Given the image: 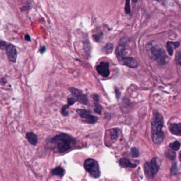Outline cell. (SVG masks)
<instances>
[{"label": "cell", "mask_w": 181, "mask_h": 181, "mask_svg": "<svg viewBox=\"0 0 181 181\" xmlns=\"http://www.w3.org/2000/svg\"><path fill=\"white\" fill-rule=\"evenodd\" d=\"M180 155V158H181V153H180V155Z\"/></svg>", "instance_id": "cell-33"}, {"label": "cell", "mask_w": 181, "mask_h": 181, "mask_svg": "<svg viewBox=\"0 0 181 181\" xmlns=\"http://www.w3.org/2000/svg\"><path fill=\"white\" fill-rule=\"evenodd\" d=\"M152 139L154 142L156 144H160L161 143L164 139V135L163 131L157 132V133H152Z\"/></svg>", "instance_id": "cell-13"}, {"label": "cell", "mask_w": 181, "mask_h": 181, "mask_svg": "<svg viewBox=\"0 0 181 181\" xmlns=\"http://www.w3.org/2000/svg\"><path fill=\"white\" fill-rule=\"evenodd\" d=\"M70 90L73 96L74 97L77 101L84 105H87L88 104L89 101L87 98V97L81 91L75 88H70Z\"/></svg>", "instance_id": "cell-7"}, {"label": "cell", "mask_w": 181, "mask_h": 181, "mask_svg": "<svg viewBox=\"0 0 181 181\" xmlns=\"http://www.w3.org/2000/svg\"><path fill=\"white\" fill-rule=\"evenodd\" d=\"M138 0H132V1H133V3H136L137 2Z\"/></svg>", "instance_id": "cell-32"}, {"label": "cell", "mask_w": 181, "mask_h": 181, "mask_svg": "<svg viewBox=\"0 0 181 181\" xmlns=\"http://www.w3.org/2000/svg\"><path fill=\"white\" fill-rule=\"evenodd\" d=\"M119 61L122 65L130 68H136L138 65L137 61L132 57H123Z\"/></svg>", "instance_id": "cell-9"}, {"label": "cell", "mask_w": 181, "mask_h": 181, "mask_svg": "<svg viewBox=\"0 0 181 181\" xmlns=\"http://www.w3.org/2000/svg\"><path fill=\"white\" fill-rule=\"evenodd\" d=\"M25 39L27 40V41H30V40H31L30 36H29V35L27 34L25 36Z\"/></svg>", "instance_id": "cell-30"}, {"label": "cell", "mask_w": 181, "mask_h": 181, "mask_svg": "<svg viewBox=\"0 0 181 181\" xmlns=\"http://www.w3.org/2000/svg\"><path fill=\"white\" fill-rule=\"evenodd\" d=\"M163 127V117L158 113H155L153 116L151 122L152 133L161 132Z\"/></svg>", "instance_id": "cell-5"}, {"label": "cell", "mask_w": 181, "mask_h": 181, "mask_svg": "<svg viewBox=\"0 0 181 181\" xmlns=\"http://www.w3.org/2000/svg\"><path fill=\"white\" fill-rule=\"evenodd\" d=\"M45 51H46V48H45V47H41L40 48V52L41 53H44Z\"/></svg>", "instance_id": "cell-29"}, {"label": "cell", "mask_w": 181, "mask_h": 181, "mask_svg": "<svg viewBox=\"0 0 181 181\" xmlns=\"http://www.w3.org/2000/svg\"><path fill=\"white\" fill-rule=\"evenodd\" d=\"M115 94H116V96H117V98L119 99V97L120 96V94L119 93V90L117 88H115Z\"/></svg>", "instance_id": "cell-28"}, {"label": "cell", "mask_w": 181, "mask_h": 181, "mask_svg": "<svg viewBox=\"0 0 181 181\" xmlns=\"http://www.w3.org/2000/svg\"><path fill=\"white\" fill-rule=\"evenodd\" d=\"M8 45L6 44V42H5L4 41L2 40H0V49L1 50H5L6 47L8 46Z\"/></svg>", "instance_id": "cell-25"}, {"label": "cell", "mask_w": 181, "mask_h": 181, "mask_svg": "<svg viewBox=\"0 0 181 181\" xmlns=\"http://www.w3.org/2000/svg\"><path fill=\"white\" fill-rule=\"evenodd\" d=\"M171 133L174 135L181 136V123H174L170 125L169 127Z\"/></svg>", "instance_id": "cell-12"}, {"label": "cell", "mask_w": 181, "mask_h": 181, "mask_svg": "<svg viewBox=\"0 0 181 181\" xmlns=\"http://www.w3.org/2000/svg\"><path fill=\"white\" fill-rule=\"evenodd\" d=\"M166 156H167L169 158L171 159H174L175 157V153L174 152L172 151H169L166 153Z\"/></svg>", "instance_id": "cell-24"}, {"label": "cell", "mask_w": 181, "mask_h": 181, "mask_svg": "<svg viewBox=\"0 0 181 181\" xmlns=\"http://www.w3.org/2000/svg\"><path fill=\"white\" fill-rule=\"evenodd\" d=\"M85 169L89 172L90 176L94 178H98L100 176L101 173L98 163L93 159H87L85 161Z\"/></svg>", "instance_id": "cell-3"}, {"label": "cell", "mask_w": 181, "mask_h": 181, "mask_svg": "<svg viewBox=\"0 0 181 181\" xmlns=\"http://www.w3.org/2000/svg\"><path fill=\"white\" fill-rule=\"evenodd\" d=\"M120 164L123 167H130V168H134L136 167V165L132 164L129 159L126 158H121L120 160Z\"/></svg>", "instance_id": "cell-15"}, {"label": "cell", "mask_w": 181, "mask_h": 181, "mask_svg": "<svg viewBox=\"0 0 181 181\" xmlns=\"http://www.w3.org/2000/svg\"><path fill=\"white\" fill-rule=\"evenodd\" d=\"M156 1H157V2L159 3H162V2H165V0H156Z\"/></svg>", "instance_id": "cell-31"}, {"label": "cell", "mask_w": 181, "mask_h": 181, "mask_svg": "<svg viewBox=\"0 0 181 181\" xmlns=\"http://www.w3.org/2000/svg\"><path fill=\"white\" fill-rule=\"evenodd\" d=\"M77 112L80 117L83 119V121L86 123L93 124L96 123L98 121L97 117L91 114L90 111H87L85 109H79L77 110Z\"/></svg>", "instance_id": "cell-6"}, {"label": "cell", "mask_w": 181, "mask_h": 181, "mask_svg": "<svg viewBox=\"0 0 181 181\" xmlns=\"http://www.w3.org/2000/svg\"><path fill=\"white\" fill-rule=\"evenodd\" d=\"M113 50V45L111 43H108L103 47L102 50L103 52L105 54H109L112 52Z\"/></svg>", "instance_id": "cell-17"}, {"label": "cell", "mask_w": 181, "mask_h": 181, "mask_svg": "<svg viewBox=\"0 0 181 181\" xmlns=\"http://www.w3.org/2000/svg\"><path fill=\"white\" fill-rule=\"evenodd\" d=\"M181 147V144L179 143V142L176 141L174 142L173 143H172L169 145V147H171L172 149H173L174 150H178Z\"/></svg>", "instance_id": "cell-18"}, {"label": "cell", "mask_w": 181, "mask_h": 181, "mask_svg": "<svg viewBox=\"0 0 181 181\" xmlns=\"http://www.w3.org/2000/svg\"><path fill=\"white\" fill-rule=\"evenodd\" d=\"M97 72L99 75L105 78L109 76L110 73L109 69V63L106 62H101L97 67Z\"/></svg>", "instance_id": "cell-8"}, {"label": "cell", "mask_w": 181, "mask_h": 181, "mask_svg": "<svg viewBox=\"0 0 181 181\" xmlns=\"http://www.w3.org/2000/svg\"><path fill=\"white\" fill-rule=\"evenodd\" d=\"M159 169V166L157 164L156 158L151 159L150 162H148L144 165L145 174L149 178H153L157 174Z\"/></svg>", "instance_id": "cell-4"}, {"label": "cell", "mask_w": 181, "mask_h": 181, "mask_svg": "<svg viewBox=\"0 0 181 181\" xmlns=\"http://www.w3.org/2000/svg\"><path fill=\"white\" fill-rule=\"evenodd\" d=\"M47 145L55 152L64 153L74 146L76 141L74 138L67 134H60L49 139Z\"/></svg>", "instance_id": "cell-1"}, {"label": "cell", "mask_w": 181, "mask_h": 181, "mask_svg": "<svg viewBox=\"0 0 181 181\" xmlns=\"http://www.w3.org/2000/svg\"><path fill=\"white\" fill-rule=\"evenodd\" d=\"M76 100L73 97H70L68 99V104L67 105L69 106H70L71 105H72L73 104H74L76 102Z\"/></svg>", "instance_id": "cell-26"}, {"label": "cell", "mask_w": 181, "mask_h": 181, "mask_svg": "<svg viewBox=\"0 0 181 181\" xmlns=\"http://www.w3.org/2000/svg\"><path fill=\"white\" fill-rule=\"evenodd\" d=\"M180 46V42H167L166 43V48L167 52L170 56H172L175 50Z\"/></svg>", "instance_id": "cell-11"}, {"label": "cell", "mask_w": 181, "mask_h": 181, "mask_svg": "<svg viewBox=\"0 0 181 181\" xmlns=\"http://www.w3.org/2000/svg\"><path fill=\"white\" fill-rule=\"evenodd\" d=\"M146 50L151 60L160 65H165L167 62V55L162 46L155 41H151L146 45Z\"/></svg>", "instance_id": "cell-2"}, {"label": "cell", "mask_w": 181, "mask_h": 181, "mask_svg": "<svg viewBox=\"0 0 181 181\" xmlns=\"http://www.w3.org/2000/svg\"><path fill=\"white\" fill-rule=\"evenodd\" d=\"M64 169L62 168V167L60 166L55 168L54 169L52 170L51 173L53 175L55 176H59L60 177H62L64 175Z\"/></svg>", "instance_id": "cell-16"}, {"label": "cell", "mask_w": 181, "mask_h": 181, "mask_svg": "<svg viewBox=\"0 0 181 181\" xmlns=\"http://www.w3.org/2000/svg\"><path fill=\"white\" fill-rule=\"evenodd\" d=\"M102 32H100L98 34H95L93 35V37L94 38L96 42H98L100 40H101V39L102 37Z\"/></svg>", "instance_id": "cell-23"}, {"label": "cell", "mask_w": 181, "mask_h": 181, "mask_svg": "<svg viewBox=\"0 0 181 181\" xmlns=\"http://www.w3.org/2000/svg\"><path fill=\"white\" fill-rule=\"evenodd\" d=\"M176 57L177 63L181 66V52H179L177 53Z\"/></svg>", "instance_id": "cell-27"}, {"label": "cell", "mask_w": 181, "mask_h": 181, "mask_svg": "<svg viewBox=\"0 0 181 181\" xmlns=\"http://www.w3.org/2000/svg\"><path fill=\"white\" fill-rule=\"evenodd\" d=\"M125 12L127 14L130 13V0H126V5L125 8Z\"/></svg>", "instance_id": "cell-21"}, {"label": "cell", "mask_w": 181, "mask_h": 181, "mask_svg": "<svg viewBox=\"0 0 181 181\" xmlns=\"http://www.w3.org/2000/svg\"><path fill=\"white\" fill-rule=\"evenodd\" d=\"M26 138L30 144L32 145H36L38 142V138L36 135L33 132H28L27 133Z\"/></svg>", "instance_id": "cell-14"}, {"label": "cell", "mask_w": 181, "mask_h": 181, "mask_svg": "<svg viewBox=\"0 0 181 181\" xmlns=\"http://www.w3.org/2000/svg\"><path fill=\"white\" fill-rule=\"evenodd\" d=\"M130 154L133 158H137L139 156V151L136 148H133L131 149Z\"/></svg>", "instance_id": "cell-19"}, {"label": "cell", "mask_w": 181, "mask_h": 181, "mask_svg": "<svg viewBox=\"0 0 181 181\" xmlns=\"http://www.w3.org/2000/svg\"><path fill=\"white\" fill-rule=\"evenodd\" d=\"M119 130L118 129H113L111 132V138L112 139H117L119 135Z\"/></svg>", "instance_id": "cell-20"}, {"label": "cell", "mask_w": 181, "mask_h": 181, "mask_svg": "<svg viewBox=\"0 0 181 181\" xmlns=\"http://www.w3.org/2000/svg\"><path fill=\"white\" fill-rule=\"evenodd\" d=\"M5 50L9 60L12 62H16L17 57V52L15 46L12 44H8Z\"/></svg>", "instance_id": "cell-10"}, {"label": "cell", "mask_w": 181, "mask_h": 181, "mask_svg": "<svg viewBox=\"0 0 181 181\" xmlns=\"http://www.w3.org/2000/svg\"><path fill=\"white\" fill-rule=\"evenodd\" d=\"M102 107L100 104H99V103H95V112L99 114H101L102 112Z\"/></svg>", "instance_id": "cell-22"}]
</instances>
